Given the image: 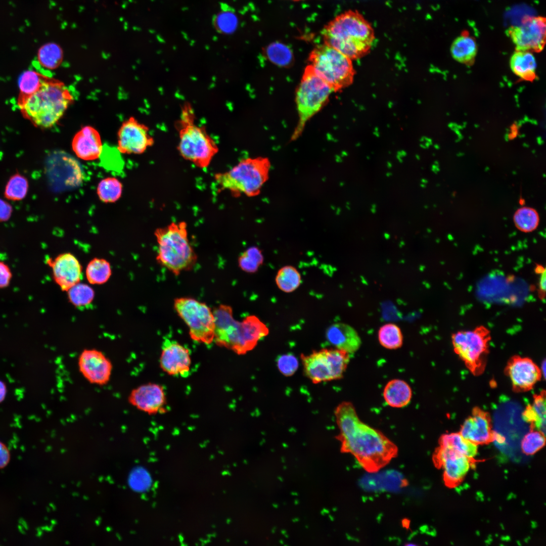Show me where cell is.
Returning a JSON list of instances; mask_svg holds the SVG:
<instances>
[{
    "label": "cell",
    "instance_id": "6",
    "mask_svg": "<svg viewBox=\"0 0 546 546\" xmlns=\"http://www.w3.org/2000/svg\"><path fill=\"white\" fill-rule=\"evenodd\" d=\"M185 221L172 222L154 232L158 244L156 259L176 276L194 267L197 256L191 245Z\"/></svg>",
    "mask_w": 546,
    "mask_h": 546
},
{
    "label": "cell",
    "instance_id": "57",
    "mask_svg": "<svg viewBox=\"0 0 546 546\" xmlns=\"http://www.w3.org/2000/svg\"><path fill=\"white\" fill-rule=\"evenodd\" d=\"M416 158L418 160H420L421 159L420 156L418 155H416Z\"/></svg>",
    "mask_w": 546,
    "mask_h": 546
},
{
    "label": "cell",
    "instance_id": "35",
    "mask_svg": "<svg viewBox=\"0 0 546 546\" xmlns=\"http://www.w3.org/2000/svg\"><path fill=\"white\" fill-rule=\"evenodd\" d=\"M97 192L100 200L104 203H113L121 197L122 185L116 177H108L99 183Z\"/></svg>",
    "mask_w": 546,
    "mask_h": 546
},
{
    "label": "cell",
    "instance_id": "31",
    "mask_svg": "<svg viewBox=\"0 0 546 546\" xmlns=\"http://www.w3.org/2000/svg\"><path fill=\"white\" fill-rule=\"evenodd\" d=\"M514 223L520 231L528 233L535 230L539 222V216L534 208L523 206L518 208L513 215Z\"/></svg>",
    "mask_w": 546,
    "mask_h": 546
},
{
    "label": "cell",
    "instance_id": "19",
    "mask_svg": "<svg viewBox=\"0 0 546 546\" xmlns=\"http://www.w3.org/2000/svg\"><path fill=\"white\" fill-rule=\"evenodd\" d=\"M46 263L52 269L53 280L62 291H67L80 283L82 266L71 253H62L53 259L48 258Z\"/></svg>",
    "mask_w": 546,
    "mask_h": 546
},
{
    "label": "cell",
    "instance_id": "8",
    "mask_svg": "<svg viewBox=\"0 0 546 546\" xmlns=\"http://www.w3.org/2000/svg\"><path fill=\"white\" fill-rule=\"evenodd\" d=\"M315 73L338 92L351 84L354 75L351 60L326 44L316 47L308 57Z\"/></svg>",
    "mask_w": 546,
    "mask_h": 546
},
{
    "label": "cell",
    "instance_id": "52",
    "mask_svg": "<svg viewBox=\"0 0 546 546\" xmlns=\"http://www.w3.org/2000/svg\"><path fill=\"white\" fill-rule=\"evenodd\" d=\"M387 167L388 168H391L392 167V163L391 162H390V161L387 162Z\"/></svg>",
    "mask_w": 546,
    "mask_h": 546
},
{
    "label": "cell",
    "instance_id": "46",
    "mask_svg": "<svg viewBox=\"0 0 546 546\" xmlns=\"http://www.w3.org/2000/svg\"><path fill=\"white\" fill-rule=\"evenodd\" d=\"M11 459L10 452L8 447L0 441V469L5 468Z\"/></svg>",
    "mask_w": 546,
    "mask_h": 546
},
{
    "label": "cell",
    "instance_id": "4",
    "mask_svg": "<svg viewBox=\"0 0 546 546\" xmlns=\"http://www.w3.org/2000/svg\"><path fill=\"white\" fill-rule=\"evenodd\" d=\"M213 313L215 319L213 341L239 355L252 350L269 333L266 325L255 315L247 316L241 322L235 320L229 305L220 304Z\"/></svg>",
    "mask_w": 546,
    "mask_h": 546
},
{
    "label": "cell",
    "instance_id": "30",
    "mask_svg": "<svg viewBox=\"0 0 546 546\" xmlns=\"http://www.w3.org/2000/svg\"><path fill=\"white\" fill-rule=\"evenodd\" d=\"M63 52L60 46L54 42H48L41 46L37 52V60L44 68L53 70L61 64Z\"/></svg>",
    "mask_w": 546,
    "mask_h": 546
},
{
    "label": "cell",
    "instance_id": "47",
    "mask_svg": "<svg viewBox=\"0 0 546 546\" xmlns=\"http://www.w3.org/2000/svg\"><path fill=\"white\" fill-rule=\"evenodd\" d=\"M545 269L538 274L539 276L538 283V296L539 299L544 300L545 296L546 274Z\"/></svg>",
    "mask_w": 546,
    "mask_h": 546
},
{
    "label": "cell",
    "instance_id": "29",
    "mask_svg": "<svg viewBox=\"0 0 546 546\" xmlns=\"http://www.w3.org/2000/svg\"><path fill=\"white\" fill-rule=\"evenodd\" d=\"M110 263L105 259L94 258L88 263L86 277L88 282L93 285H101L107 282L111 275Z\"/></svg>",
    "mask_w": 546,
    "mask_h": 546
},
{
    "label": "cell",
    "instance_id": "43",
    "mask_svg": "<svg viewBox=\"0 0 546 546\" xmlns=\"http://www.w3.org/2000/svg\"><path fill=\"white\" fill-rule=\"evenodd\" d=\"M276 362L280 372L286 377L293 375L299 366L298 359L291 353L279 355L276 359Z\"/></svg>",
    "mask_w": 546,
    "mask_h": 546
},
{
    "label": "cell",
    "instance_id": "51",
    "mask_svg": "<svg viewBox=\"0 0 546 546\" xmlns=\"http://www.w3.org/2000/svg\"><path fill=\"white\" fill-rule=\"evenodd\" d=\"M406 155V154L405 152L402 151L401 152H398L397 156H398L402 158V157L405 156Z\"/></svg>",
    "mask_w": 546,
    "mask_h": 546
},
{
    "label": "cell",
    "instance_id": "25",
    "mask_svg": "<svg viewBox=\"0 0 546 546\" xmlns=\"http://www.w3.org/2000/svg\"><path fill=\"white\" fill-rule=\"evenodd\" d=\"M477 52V45L474 38L466 30L462 32L452 42L450 53L453 58L466 65L473 63Z\"/></svg>",
    "mask_w": 546,
    "mask_h": 546
},
{
    "label": "cell",
    "instance_id": "27",
    "mask_svg": "<svg viewBox=\"0 0 546 546\" xmlns=\"http://www.w3.org/2000/svg\"><path fill=\"white\" fill-rule=\"evenodd\" d=\"M510 65L518 77L526 81H533L536 77V63L530 52L516 50L512 55Z\"/></svg>",
    "mask_w": 546,
    "mask_h": 546
},
{
    "label": "cell",
    "instance_id": "49",
    "mask_svg": "<svg viewBox=\"0 0 546 546\" xmlns=\"http://www.w3.org/2000/svg\"><path fill=\"white\" fill-rule=\"evenodd\" d=\"M376 207H377V205L375 203L371 205V212L372 213L375 214L376 212V211H377L376 210Z\"/></svg>",
    "mask_w": 546,
    "mask_h": 546
},
{
    "label": "cell",
    "instance_id": "24",
    "mask_svg": "<svg viewBox=\"0 0 546 546\" xmlns=\"http://www.w3.org/2000/svg\"><path fill=\"white\" fill-rule=\"evenodd\" d=\"M412 390L405 381L394 379L385 385L383 396L386 403L394 408H401L407 405L412 398Z\"/></svg>",
    "mask_w": 546,
    "mask_h": 546
},
{
    "label": "cell",
    "instance_id": "39",
    "mask_svg": "<svg viewBox=\"0 0 546 546\" xmlns=\"http://www.w3.org/2000/svg\"><path fill=\"white\" fill-rule=\"evenodd\" d=\"M45 75L34 70L23 72L19 79L20 93L18 97H24L34 93L40 86Z\"/></svg>",
    "mask_w": 546,
    "mask_h": 546
},
{
    "label": "cell",
    "instance_id": "10",
    "mask_svg": "<svg viewBox=\"0 0 546 546\" xmlns=\"http://www.w3.org/2000/svg\"><path fill=\"white\" fill-rule=\"evenodd\" d=\"M451 339L454 352L470 372L476 376L482 374L489 353V330L480 325L472 330L457 331L452 334Z\"/></svg>",
    "mask_w": 546,
    "mask_h": 546
},
{
    "label": "cell",
    "instance_id": "16",
    "mask_svg": "<svg viewBox=\"0 0 546 546\" xmlns=\"http://www.w3.org/2000/svg\"><path fill=\"white\" fill-rule=\"evenodd\" d=\"M505 370L513 390L518 392L532 389L542 375L540 369L530 358L519 355L509 359Z\"/></svg>",
    "mask_w": 546,
    "mask_h": 546
},
{
    "label": "cell",
    "instance_id": "36",
    "mask_svg": "<svg viewBox=\"0 0 546 546\" xmlns=\"http://www.w3.org/2000/svg\"><path fill=\"white\" fill-rule=\"evenodd\" d=\"M28 187L27 178L17 172L9 179L5 187L4 196L10 200H21L27 195Z\"/></svg>",
    "mask_w": 546,
    "mask_h": 546
},
{
    "label": "cell",
    "instance_id": "18",
    "mask_svg": "<svg viewBox=\"0 0 546 546\" xmlns=\"http://www.w3.org/2000/svg\"><path fill=\"white\" fill-rule=\"evenodd\" d=\"M127 400L138 410L149 415H154L163 412L166 398L162 386L149 383L134 388L129 392Z\"/></svg>",
    "mask_w": 546,
    "mask_h": 546
},
{
    "label": "cell",
    "instance_id": "21",
    "mask_svg": "<svg viewBox=\"0 0 546 546\" xmlns=\"http://www.w3.org/2000/svg\"><path fill=\"white\" fill-rule=\"evenodd\" d=\"M460 434L476 444H483L495 439L489 414L478 407L473 408L471 415L461 426Z\"/></svg>",
    "mask_w": 546,
    "mask_h": 546
},
{
    "label": "cell",
    "instance_id": "5",
    "mask_svg": "<svg viewBox=\"0 0 546 546\" xmlns=\"http://www.w3.org/2000/svg\"><path fill=\"white\" fill-rule=\"evenodd\" d=\"M175 126L178 133L177 149L179 155L198 168L208 167L219 149L205 127L196 124L194 110L190 103L182 105Z\"/></svg>",
    "mask_w": 546,
    "mask_h": 546
},
{
    "label": "cell",
    "instance_id": "45",
    "mask_svg": "<svg viewBox=\"0 0 546 546\" xmlns=\"http://www.w3.org/2000/svg\"><path fill=\"white\" fill-rule=\"evenodd\" d=\"M12 211L11 205L0 199V222L8 220L11 216Z\"/></svg>",
    "mask_w": 546,
    "mask_h": 546
},
{
    "label": "cell",
    "instance_id": "34",
    "mask_svg": "<svg viewBox=\"0 0 546 546\" xmlns=\"http://www.w3.org/2000/svg\"><path fill=\"white\" fill-rule=\"evenodd\" d=\"M276 283L278 288L286 293L296 290L301 282V275L293 266L287 265L281 268L276 277Z\"/></svg>",
    "mask_w": 546,
    "mask_h": 546
},
{
    "label": "cell",
    "instance_id": "26",
    "mask_svg": "<svg viewBox=\"0 0 546 546\" xmlns=\"http://www.w3.org/2000/svg\"><path fill=\"white\" fill-rule=\"evenodd\" d=\"M545 392L542 390L533 396L532 403L527 405L522 413L523 419L530 424L532 430L545 432Z\"/></svg>",
    "mask_w": 546,
    "mask_h": 546
},
{
    "label": "cell",
    "instance_id": "17",
    "mask_svg": "<svg viewBox=\"0 0 546 546\" xmlns=\"http://www.w3.org/2000/svg\"><path fill=\"white\" fill-rule=\"evenodd\" d=\"M160 366L169 375L186 378L191 366L190 351L176 341L166 339L162 342Z\"/></svg>",
    "mask_w": 546,
    "mask_h": 546
},
{
    "label": "cell",
    "instance_id": "44",
    "mask_svg": "<svg viewBox=\"0 0 546 546\" xmlns=\"http://www.w3.org/2000/svg\"><path fill=\"white\" fill-rule=\"evenodd\" d=\"M13 274L9 265L0 260V289L8 287L11 281Z\"/></svg>",
    "mask_w": 546,
    "mask_h": 546
},
{
    "label": "cell",
    "instance_id": "7",
    "mask_svg": "<svg viewBox=\"0 0 546 546\" xmlns=\"http://www.w3.org/2000/svg\"><path fill=\"white\" fill-rule=\"evenodd\" d=\"M269 169L267 158H247L229 170L215 174L214 178L220 190H227L234 197H253L259 194L267 180Z\"/></svg>",
    "mask_w": 546,
    "mask_h": 546
},
{
    "label": "cell",
    "instance_id": "1",
    "mask_svg": "<svg viewBox=\"0 0 546 546\" xmlns=\"http://www.w3.org/2000/svg\"><path fill=\"white\" fill-rule=\"evenodd\" d=\"M334 415L342 451L352 454L368 472H378L397 456L395 444L381 431L363 422L351 402L338 404Z\"/></svg>",
    "mask_w": 546,
    "mask_h": 546
},
{
    "label": "cell",
    "instance_id": "22",
    "mask_svg": "<svg viewBox=\"0 0 546 546\" xmlns=\"http://www.w3.org/2000/svg\"><path fill=\"white\" fill-rule=\"evenodd\" d=\"M72 148L78 158L91 161L100 158L103 147L98 131L92 126H85L74 136Z\"/></svg>",
    "mask_w": 546,
    "mask_h": 546
},
{
    "label": "cell",
    "instance_id": "13",
    "mask_svg": "<svg viewBox=\"0 0 546 546\" xmlns=\"http://www.w3.org/2000/svg\"><path fill=\"white\" fill-rule=\"evenodd\" d=\"M545 18L525 16L519 25L511 26L506 32L518 51L540 52L545 43Z\"/></svg>",
    "mask_w": 546,
    "mask_h": 546
},
{
    "label": "cell",
    "instance_id": "59",
    "mask_svg": "<svg viewBox=\"0 0 546 546\" xmlns=\"http://www.w3.org/2000/svg\"><path fill=\"white\" fill-rule=\"evenodd\" d=\"M294 1H299V0H294Z\"/></svg>",
    "mask_w": 546,
    "mask_h": 546
},
{
    "label": "cell",
    "instance_id": "55",
    "mask_svg": "<svg viewBox=\"0 0 546 546\" xmlns=\"http://www.w3.org/2000/svg\"><path fill=\"white\" fill-rule=\"evenodd\" d=\"M392 175V173L391 172H387V173H386V176L387 177H390V176H391Z\"/></svg>",
    "mask_w": 546,
    "mask_h": 546
},
{
    "label": "cell",
    "instance_id": "14",
    "mask_svg": "<svg viewBox=\"0 0 546 546\" xmlns=\"http://www.w3.org/2000/svg\"><path fill=\"white\" fill-rule=\"evenodd\" d=\"M77 367L79 372L89 383L103 386L110 380L113 372L111 360L102 351L86 348L79 354Z\"/></svg>",
    "mask_w": 546,
    "mask_h": 546
},
{
    "label": "cell",
    "instance_id": "50",
    "mask_svg": "<svg viewBox=\"0 0 546 546\" xmlns=\"http://www.w3.org/2000/svg\"><path fill=\"white\" fill-rule=\"evenodd\" d=\"M545 360H544L543 362V363L542 364V369H541V372H542V373L543 374V376L544 377H545Z\"/></svg>",
    "mask_w": 546,
    "mask_h": 546
},
{
    "label": "cell",
    "instance_id": "11",
    "mask_svg": "<svg viewBox=\"0 0 546 546\" xmlns=\"http://www.w3.org/2000/svg\"><path fill=\"white\" fill-rule=\"evenodd\" d=\"M300 358L305 375L313 384L341 379L350 360V354L337 348H324Z\"/></svg>",
    "mask_w": 546,
    "mask_h": 546
},
{
    "label": "cell",
    "instance_id": "41",
    "mask_svg": "<svg viewBox=\"0 0 546 546\" xmlns=\"http://www.w3.org/2000/svg\"><path fill=\"white\" fill-rule=\"evenodd\" d=\"M545 442V434L539 431L531 430L522 440V451L526 455H533L544 446Z\"/></svg>",
    "mask_w": 546,
    "mask_h": 546
},
{
    "label": "cell",
    "instance_id": "32",
    "mask_svg": "<svg viewBox=\"0 0 546 546\" xmlns=\"http://www.w3.org/2000/svg\"><path fill=\"white\" fill-rule=\"evenodd\" d=\"M378 340L383 347L391 349H397L403 344V335L399 327L392 323L386 324L381 326L378 333Z\"/></svg>",
    "mask_w": 546,
    "mask_h": 546
},
{
    "label": "cell",
    "instance_id": "2",
    "mask_svg": "<svg viewBox=\"0 0 546 546\" xmlns=\"http://www.w3.org/2000/svg\"><path fill=\"white\" fill-rule=\"evenodd\" d=\"M73 99L64 83L45 76L36 90L18 97L17 104L24 118L35 127L46 129L60 119Z\"/></svg>",
    "mask_w": 546,
    "mask_h": 546
},
{
    "label": "cell",
    "instance_id": "38",
    "mask_svg": "<svg viewBox=\"0 0 546 546\" xmlns=\"http://www.w3.org/2000/svg\"><path fill=\"white\" fill-rule=\"evenodd\" d=\"M70 302L76 307L85 306L93 300L95 293L93 289L88 285L78 283L68 291Z\"/></svg>",
    "mask_w": 546,
    "mask_h": 546
},
{
    "label": "cell",
    "instance_id": "40",
    "mask_svg": "<svg viewBox=\"0 0 546 546\" xmlns=\"http://www.w3.org/2000/svg\"><path fill=\"white\" fill-rule=\"evenodd\" d=\"M238 18L234 11L224 9L215 17L214 25L216 29L224 34H231L237 28Z\"/></svg>",
    "mask_w": 546,
    "mask_h": 546
},
{
    "label": "cell",
    "instance_id": "33",
    "mask_svg": "<svg viewBox=\"0 0 546 546\" xmlns=\"http://www.w3.org/2000/svg\"><path fill=\"white\" fill-rule=\"evenodd\" d=\"M267 58L279 66L287 67L293 61V52L287 45L276 41L268 45L264 50Z\"/></svg>",
    "mask_w": 546,
    "mask_h": 546
},
{
    "label": "cell",
    "instance_id": "56",
    "mask_svg": "<svg viewBox=\"0 0 546 546\" xmlns=\"http://www.w3.org/2000/svg\"><path fill=\"white\" fill-rule=\"evenodd\" d=\"M420 187H421V188H425V187H426V185H425V184H423V183H421V184H420Z\"/></svg>",
    "mask_w": 546,
    "mask_h": 546
},
{
    "label": "cell",
    "instance_id": "53",
    "mask_svg": "<svg viewBox=\"0 0 546 546\" xmlns=\"http://www.w3.org/2000/svg\"><path fill=\"white\" fill-rule=\"evenodd\" d=\"M421 182L423 184H426L428 183V180L425 178H422Z\"/></svg>",
    "mask_w": 546,
    "mask_h": 546
},
{
    "label": "cell",
    "instance_id": "28",
    "mask_svg": "<svg viewBox=\"0 0 546 546\" xmlns=\"http://www.w3.org/2000/svg\"><path fill=\"white\" fill-rule=\"evenodd\" d=\"M440 446L450 449L470 459L477 454V445L464 438L460 433L442 435L439 440Z\"/></svg>",
    "mask_w": 546,
    "mask_h": 546
},
{
    "label": "cell",
    "instance_id": "58",
    "mask_svg": "<svg viewBox=\"0 0 546 546\" xmlns=\"http://www.w3.org/2000/svg\"><path fill=\"white\" fill-rule=\"evenodd\" d=\"M424 207L427 208V206H424Z\"/></svg>",
    "mask_w": 546,
    "mask_h": 546
},
{
    "label": "cell",
    "instance_id": "3",
    "mask_svg": "<svg viewBox=\"0 0 546 546\" xmlns=\"http://www.w3.org/2000/svg\"><path fill=\"white\" fill-rule=\"evenodd\" d=\"M322 34L325 44L351 60L367 54L375 38L372 25L356 10L337 16L324 26Z\"/></svg>",
    "mask_w": 546,
    "mask_h": 546
},
{
    "label": "cell",
    "instance_id": "9",
    "mask_svg": "<svg viewBox=\"0 0 546 546\" xmlns=\"http://www.w3.org/2000/svg\"><path fill=\"white\" fill-rule=\"evenodd\" d=\"M331 88L314 72L309 65L305 68L296 93V104L299 120L292 138L302 132L306 122L327 102Z\"/></svg>",
    "mask_w": 546,
    "mask_h": 546
},
{
    "label": "cell",
    "instance_id": "20",
    "mask_svg": "<svg viewBox=\"0 0 546 546\" xmlns=\"http://www.w3.org/2000/svg\"><path fill=\"white\" fill-rule=\"evenodd\" d=\"M434 458L436 465L442 468L444 481L449 485H454L461 481L472 465L470 459L440 446Z\"/></svg>",
    "mask_w": 546,
    "mask_h": 546
},
{
    "label": "cell",
    "instance_id": "23",
    "mask_svg": "<svg viewBox=\"0 0 546 546\" xmlns=\"http://www.w3.org/2000/svg\"><path fill=\"white\" fill-rule=\"evenodd\" d=\"M326 337L336 348L346 351L349 354L357 351L361 344L356 331L344 323H336L329 327L326 332Z\"/></svg>",
    "mask_w": 546,
    "mask_h": 546
},
{
    "label": "cell",
    "instance_id": "15",
    "mask_svg": "<svg viewBox=\"0 0 546 546\" xmlns=\"http://www.w3.org/2000/svg\"><path fill=\"white\" fill-rule=\"evenodd\" d=\"M149 128L134 117L123 122L118 131L117 149L122 154H141L153 145Z\"/></svg>",
    "mask_w": 546,
    "mask_h": 546
},
{
    "label": "cell",
    "instance_id": "54",
    "mask_svg": "<svg viewBox=\"0 0 546 546\" xmlns=\"http://www.w3.org/2000/svg\"><path fill=\"white\" fill-rule=\"evenodd\" d=\"M396 158H397V160H398L399 162H400V163L402 162L403 160H402L401 157H400L397 155Z\"/></svg>",
    "mask_w": 546,
    "mask_h": 546
},
{
    "label": "cell",
    "instance_id": "48",
    "mask_svg": "<svg viewBox=\"0 0 546 546\" xmlns=\"http://www.w3.org/2000/svg\"><path fill=\"white\" fill-rule=\"evenodd\" d=\"M6 393V388L4 384L0 381V401L2 400Z\"/></svg>",
    "mask_w": 546,
    "mask_h": 546
},
{
    "label": "cell",
    "instance_id": "37",
    "mask_svg": "<svg viewBox=\"0 0 546 546\" xmlns=\"http://www.w3.org/2000/svg\"><path fill=\"white\" fill-rule=\"evenodd\" d=\"M261 251L257 247H251L242 253L238 259L239 266L248 273H254L263 263Z\"/></svg>",
    "mask_w": 546,
    "mask_h": 546
},
{
    "label": "cell",
    "instance_id": "42",
    "mask_svg": "<svg viewBox=\"0 0 546 546\" xmlns=\"http://www.w3.org/2000/svg\"><path fill=\"white\" fill-rule=\"evenodd\" d=\"M151 478L149 472L144 468L138 467L132 470L128 477L129 486L136 492H144L151 484Z\"/></svg>",
    "mask_w": 546,
    "mask_h": 546
},
{
    "label": "cell",
    "instance_id": "12",
    "mask_svg": "<svg viewBox=\"0 0 546 546\" xmlns=\"http://www.w3.org/2000/svg\"><path fill=\"white\" fill-rule=\"evenodd\" d=\"M174 308L188 327L192 339L206 344L213 341L215 319L206 303L191 297H179L174 299Z\"/></svg>",
    "mask_w": 546,
    "mask_h": 546
}]
</instances>
